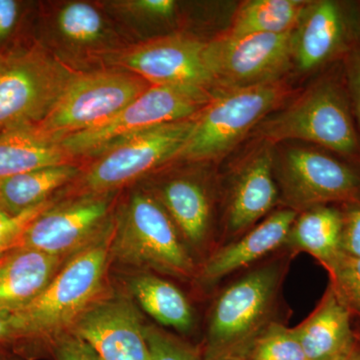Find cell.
Instances as JSON below:
<instances>
[{
	"label": "cell",
	"instance_id": "9",
	"mask_svg": "<svg viewBox=\"0 0 360 360\" xmlns=\"http://www.w3.org/2000/svg\"><path fill=\"white\" fill-rule=\"evenodd\" d=\"M116 193L89 194L56 201L26 227L18 248L68 259L115 224Z\"/></svg>",
	"mask_w": 360,
	"mask_h": 360
},
{
	"label": "cell",
	"instance_id": "8",
	"mask_svg": "<svg viewBox=\"0 0 360 360\" xmlns=\"http://www.w3.org/2000/svg\"><path fill=\"white\" fill-rule=\"evenodd\" d=\"M257 132L270 143L298 139L347 155L359 148L345 96L328 82L314 85L288 108L262 120Z\"/></svg>",
	"mask_w": 360,
	"mask_h": 360
},
{
	"label": "cell",
	"instance_id": "2",
	"mask_svg": "<svg viewBox=\"0 0 360 360\" xmlns=\"http://www.w3.org/2000/svg\"><path fill=\"white\" fill-rule=\"evenodd\" d=\"M77 72L41 44L0 52V134L41 122Z\"/></svg>",
	"mask_w": 360,
	"mask_h": 360
},
{
	"label": "cell",
	"instance_id": "32",
	"mask_svg": "<svg viewBox=\"0 0 360 360\" xmlns=\"http://www.w3.org/2000/svg\"><path fill=\"white\" fill-rule=\"evenodd\" d=\"M51 343L56 360H101L89 343L72 333H63Z\"/></svg>",
	"mask_w": 360,
	"mask_h": 360
},
{
	"label": "cell",
	"instance_id": "33",
	"mask_svg": "<svg viewBox=\"0 0 360 360\" xmlns=\"http://www.w3.org/2000/svg\"><path fill=\"white\" fill-rule=\"evenodd\" d=\"M343 231L341 251L360 257V205H352L343 213Z\"/></svg>",
	"mask_w": 360,
	"mask_h": 360
},
{
	"label": "cell",
	"instance_id": "19",
	"mask_svg": "<svg viewBox=\"0 0 360 360\" xmlns=\"http://www.w3.org/2000/svg\"><path fill=\"white\" fill-rule=\"evenodd\" d=\"M296 217L297 212L290 208L270 215L243 238L214 253L203 265L201 279L219 281L276 250L288 240Z\"/></svg>",
	"mask_w": 360,
	"mask_h": 360
},
{
	"label": "cell",
	"instance_id": "13",
	"mask_svg": "<svg viewBox=\"0 0 360 360\" xmlns=\"http://www.w3.org/2000/svg\"><path fill=\"white\" fill-rule=\"evenodd\" d=\"M281 186L293 210L329 202L360 200V177L335 158L304 148L286 151L281 165Z\"/></svg>",
	"mask_w": 360,
	"mask_h": 360
},
{
	"label": "cell",
	"instance_id": "26",
	"mask_svg": "<svg viewBox=\"0 0 360 360\" xmlns=\"http://www.w3.org/2000/svg\"><path fill=\"white\" fill-rule=\"evenodd\" d=\"M309 2L302 0L246 1L236 11L231 30L226 34L243 37L292 32Z\"/></svg>",
	"mask_w": 360,
	"mask_h": 360
},
{
	"label": "cell",
	"instance_id": "24",
	"mask_svg": "<svg viewBox=\"0 0 360 360\" xmlns=\"http://www.w3.org/2000/svg\"><path fill=\"white\" fill-rule=\"evenodd\" d=\"M129 290L146 314L162 326L186 333L194 316L188 300L169 281L151 274H141L129 281Z\"/></svg>",
	"mask_w": 360,
	"mask_h": 360
},
{
	"label": "cell",
	"instance_id": "27",
	"mask_svg": "<svg viewBox=\"0 0 360 360\" xmlns=\"http://www.w3.org/2000/svg\"><path fill=\"white\" fill-rule=\"evenodd\" d=\"M246 360H307L292 328L270 324L243 347Z\"/></svg>",
	"mask_w": 360,
	"mask_h": 360
},
{
	"label": "cell",
	"instance_id": "7",
	"mask_svg": "<svg viewBox=\"0 0 360 360\" xmlns=\"http://www.w3.org/2000/svg\"><path fill=\"white\" fill-rule=\"evenodd\" d=\"M150 86L120 68L78 71L49 115L35 127L47 139L60 142L110 120Z\"/></svg>",
	"mask_w": 360,
	"mask_h": 360
},
{
	"label": "cell",
	"instance_id": "39",
	"mask_svg": "<svg viewBox=\"0 0 360 360\" xmlns=\"http://www.w3.org/2000/svg\"><path fill=\"white\" fill-rule=\"evenodd\" d=\"M0 360H13V359H8V357L6 356V355L0 354Z\"/></svg>",
	"mask_w": 360,
	"mask_h": 360
},
{
	"label": "cell",
	"instance_id": "5",
	"mask_svg": "<svg viewBox=\"0 0 360 360\" xmlns=\"http://www.w3.org/2000/svg\"><path fill=\"white\" fill-rule=\"evenodd\" d=\"M214 94L200 87L151 85L110 120L65 137L60 143L75 160H90L142 131L198 115Z\"/></svg>",
	"mask_w": 360,
	"mask_h": 360
},
{
	"label": "cell",
	"instance_id": "14",
	"mask_svg": "<svg viewBox=\"0 0 360 360\" xmlns=\"http://www.w3.org/2000/svg\"><path fill=\"white\" fill-rule=\"evenodd\" d=\"M68 333L89 343L101 360H150L146 326L134 303L124 296L108 293Z\"/></svg>",
	"mask_w": 360,
	"mask_h": 360
},
{
	"label": "cell",
	"instance_id": "38",
	"mask_svg": "<svg viewBox=\"0 0 360 360\" xmlns=\"http://www.w3.org/2000/svg\"><path fill=\"white\" fill-rule=\"evenodd\" d=\"M9 217H11V215L6 212V208L0 203V221L9 219Z\"/></svg>",
	"mask_w": 360,
	"mask_h": 360
},
{
	"label": "cell",
	"instance_id": "22",
	"mask_svg": "<svg viewBox=\"0 0 360 360\" xmlns=\"http://www.w3.org/2000/svg\"><path fill=\"white\" fill-rule=\"evenodd\" d=\"M176 226L184 240L198 245L210 227V205L205 189L186 177L165 182L155 195Z\"/></svg>",
	"mask_w": 360,
	"mask_h": 360
},
{
	"label": "cell",
	"instance_id": "36",
	"mask_svg": "<svg viewBox=\"0 0 360 360\" xmlns=\"http://www.w3.org/2000/svg\"><path fill=\"white\" fill-rule=\"evenodd\" d=\"M15 340L11 315L0 314V343Z\"/></svg>",
	"mask_w": 360,
	"mask_h": 360
},
{
	"label": "cell",
	"instance_id": "18",
	"mask_svg": "<svg viewBox=\"0 0 360 360\" xmlns=\"http://www.w3.org/2000/svg\"><path fill=\"white\" fill-rule=\"evenodd\" d=\"M350 314L329 286L314 311L292 328L307 360H341L354 349Z\"/></svg>",
	"mask_w": 360,
	"mask_h": 360
},
{
	"label": "cell",
	"instance_id": "31",
	"mask_svg": "<svg viewBox=\"0 0 360 360\" xmlns=\"http://www.w3.org/2000/svg\"><path fill=\"white\" fill-rule=\"evenodd\" d=\"M150 360H198L184 343L155 326H146Z\"/></svg>",
	"mask_w": 360,
	"mask_h": 360
},
{
	"label": "cell",
	"instance_id": "34",
	"mask_svg": "<svg viewBox=\"0 0 360 360\" xmlns=\"http://www.w3.org/2000/svg\"><path fill=\"white\" fill-rule=\"evenodd\" d=\"M20 7L14 0H0V44L13 32Z\"/></svg>",
	"mask_w": 360,
	"mask_h": 360
},
{
	"label": "cell",
	"instance_id": "4",
	"mask_svg": "<svg viewBox=\"0 0 360 360\" xmlns=\"http://www.w3.org/2000/svg\"><path fill=\"white\" fill-rule=\"evenodd\" d=\"M196 116L158 125L106 149L82 165L65 198L117 193L161 165L176 160L195 127Z\"/></svg>",
	"mask_w": 360,
	"mask_h": 360
},
{
	"label": "cell",
	"instance_id": "12",
	"mask_svg": "<svg viewBox=\"0 0 360 360\" xmlns=\"http://www.w3.org/2000/svg\"><path fill=\"white\" fill-rule=\"evenodd\" d=\"M206 42L186 34L156 37L129 45L106 59L113 68L130 71L150 85L213 89L205 60Z\"/></svg>",
	"mask_w": 360,
	"mask_h": 360
},
{
	"label": "cell",
	"instance_id": "29",
	"mask_svg": "<svg viewBox=\"0 0 360 360\" xmlns=\"http://www.w3.org/2000/svg\"><path fill=\"white\" fill-rule=\"evenodd\" d=\"M103 7L116 18L131 22H142L170 20L176 11V2L174 0H122L108 2Z\"/></svg>",
	"mask_w": 360,
	"mask_h": 360
},
{
	"label": "cell",
	"instance_id": "10",
	"mask_svg": "<svg viewBox=\"0 0 360 360\" xmlns=\"http://www.w3.org/2000/svg\"><path fill=\"white\" fill-rule=\"evenodd\" d=\"M293 30L243 37H232L225 33L206 42V65L215 91L281 80L293 60Z\"/></svg>",
	"mask_w": 360,
	"mask_h": 360
},
{
	"label": "cell",
	"instance_id": "23",
	"mask_svg": "<svg viewBox=\"0 0 360 360\" xmlns=\"http://www.w3.org/2000/svg\"><path fill=\"white\" fill-rule=\"evenodd\" d=\"M79 163L39 168L0 180V203L11 217L51 200L58 189L68 186L82 170Z\"/></svg>",
	"mask_w": 360,
	"mask_h": 360
},
{
	"label": "cell",
	"instance_id": "15",
	"mask_svg": "<svg viewBox=\"0 0 360 360\" xmlns=\"http://www.w3.org/2000/svg\"><path fill=\"white\" fill-rule=\"evenodd\" d=\"M51 26L53 40L68 54L96 56L106 61L129 46L103 6L89 1L59 4L52 14Z\"/></svg>",
	"mask_w": 360,
	"mask_h": 360
},
{
	"label": "cell",
	"instance_id": "20",
	"mask_svg": "<svg viewBox=\"0 0 360 360\" xmlns=\"http://www.w3.org/2000/svg\"><path fill=\"white\" fill-rule=\"evenodd\" d=\"M274 156L264 148L238 175L229 201L227 224L238 233L264 217L278 200L274 174Z\"/></svg>",
	"mask_w": 360,
	"mask_h": 360
},
{
	"label": "cell",
	"instance_id": "3",
	"mask_svg": "<svg viewBox=\"0 0 360 360\" xmlns=\"http://www.w3.org/2000/svg\"><path fill=\"white\" fill-rule=\"evenodd\" d=\"M111 260L179 278H189L194 271L174 221L155 194L146 191L131 193L116 214Z\"/></svg>",
	"mask_w": 360,
	"mask_h": 360
},
{
	"label": "cell",
	"instance_id": "17",
	"mask_svg": "<svg viewBox=\"0 0 360 360\" xmlns=\"http://www.w3.org/2000/svg\"><path fill=\"white\" fill-rule=\"evenodd\" d=\"M347 32L338 4L329 0L309 2L293 30L292 58L303 71L323 65L343 44Z\"/></svg>",
	"mask_w": 360,
	"mask_h": 360
},
{
	"label": "cell",
	"instance_id": "25",
	"mask_svg": "<svg viewBox=\"0 0 360 360\" xmlns=\"http://www.w3.org/2000/svg\"><path fill=\"white\" fill-rule=\"evenodd\" d=\"M343 213L326 205L314 206L296 217L288 240L296 250L328 264L341 251Z\"/></svg>",
	"mask_w": 360,
	"mask_h": 360
},
{
	"label": "cell",
	"instance_id": "28",
	"mask_svg": "<svg viewBox=\"0 0 360 360\" xmlns=\"http://www.w3.org/2000/svg\"><path fill=\"white\" fill-rule=\"evenodd\" d=\"M330 276V288L341 302L360 315V257L340 251L324 265Z\"/></svg>",
	"mask_w": 360,
	"mask_h": 360
},
{
	"label": "cell",
	"instance_id": "21",
	"mask_svg": "<svg viewBox=\"0 0 360 360\" xmlns=\"http://www.w3.org/2000/svg\"><path fill=\"white\" fill-rule=\"evenodd\" d=\"M79 163L60 142L42 135L37 127L0 134V180L39 168Z\"/></svg>",
	"mask_w": 360,
	"mask_h": 360
},
{
	"label": "cell",
	"instance_id": "35",
	"mask_svg": "<svg viewBox=\"0 0 360 360\" xmlns=\"http://www.w3.org/2000/svg\"><path fill=\"white\" fill-rule=\"evenodd\" d=\"M347 77L355 110L360 122V51H354L348 58Z\"/></svg>",
	"mask_w": 360,
	"mask_h": 360
},
{
	"label": "cell",
	"instance_id": "1",
	"mask_svg": "<svg viewBox=\"0 0 360 360\" xmlns=\"http://www.w3.org/2000/svg\"><path fill=\"white\" fill-rule=\"evenodd\" d=\"M115 229V222L101 238L71 255L44 290L11 315L15 340L52 341L68 333L90 307L108 295L106 276Z\"/></svg>",
	"mask_w": 360,
	"mask_h": 360
},
{
	"label": "cell",
	"instance_id": "11",
	"mask_svg": "<svg viewBox=\"0 0 360 360\" xmlns=\"http://www.w3.org/2000/svg\"><path fill=\"white\" fill-rule=\"evenodd\" d=\"M279 274L264 267L227 288L213 305L207 342L213 354L245 347L262 330L276 296Z\"/></svg>",
	"mask_w": 360,
	"mask_h": 360
},
{
	"label": "cell",
	"instance_id": "30",
	"mask_svg": "<svg viewBox=\"0 0 360 360\" xmlns=\"http://www.w3.org/2000/svg\"><path fill=\"white\" fill-rule=\"evenodd\" d=\"M56 201L51 198L34 207L25 210L20 214L0 221V258L13 248H18V241L26 227L32 224L40 213L51 207Z\"/></svg>",
	"mask_w": 360,
	"mask_h": 360
},
{
	"label": "cell",
	"instance_id": "6",
	"mask_svg": "<svg viewBox=\"0 0 360 360\" xmlns=\"http://www.w3.org/2000/svg\"><path fill=\"white\" fill-rule=\"evenodd\" d=\"M288 96V87L281 80L215 91L210 103L196 115L195 127L176 160H219Z\"/></svg>",
	"mask_w": 360,
	"mask_h": 360
},
{
	"label": "cell",
	"instance_id": "16",
	"mask_svg": "<svg viewBox=\"0 0 360 360\" xmlns=\"http://www.w3.org/2000/svg\"><path fill=\"white\" fill-rule=\"evenodd\" d=\"M66 260L25 248H13L0 258V314L13 315L25 309Z\"/></svg>",
	"mask_w": 360,
	"mask_h": 360
},
{
	"label": "cell",
	"instance_id": "37",
	"mask_svg": "<svg viewBox=\"0 0 360 360\" xmlns=\"http://www.w3.org/2000/svg\"><path fill=\"white\" fill-rule=\"evenodd\" d=\"M341 360H360V352L354 347L345 359Z\"/></svg>",
	"mask_w": 360,
	"mask_h": 360
}]
</instances>
